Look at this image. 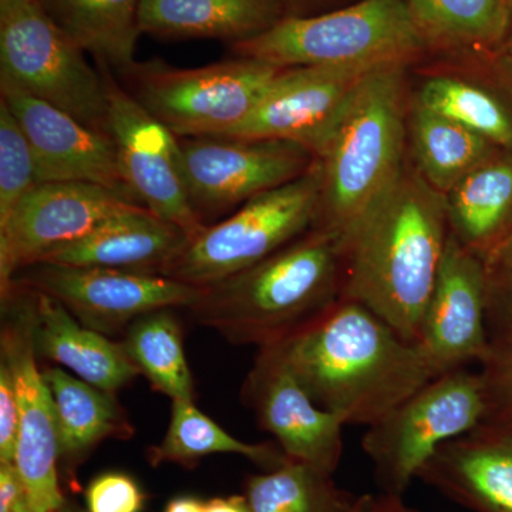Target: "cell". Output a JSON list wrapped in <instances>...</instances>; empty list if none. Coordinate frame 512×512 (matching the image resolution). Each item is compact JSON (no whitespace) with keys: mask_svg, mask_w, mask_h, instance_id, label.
Segmentation results:
<instances>
[{"mask_svg":"<svg viewBox=\"0 0 512 512\" xmlns=\"http://www.w3.org/2000/svg\"><path fill=\"white\" fill-rule=\"evenodd\" d=\"M286 9H288V16H302L318 15V13L328 12L332 10L333 6H338V3L343 0H284Z\"/></svg>","mask_w":512,"mask_h":512,"instance_id":"cell-38","label":"cell"},{"mask_svg":"<svg viewBox=\"0 0 512 512\" xmlns=\"http://www.w3.org/2000/svg\"><path fill=\"white\" fill-rule=\"evenodd\" d=\"M488 394V419L512 427V345L494 350L481 366Z\"/></svg>","mask_w":512,"mask_h":512,"instance_id":"cell-35","label":"cell"},{"mask_svg":"<svg viewBox=\"0 0 512 512\" xmlns=\"http://www.w3.org/2000/svg\"><path fill=\"white\" fill-rule=\"evenodd\" d=\"M2 293V362L12 373L18 394L20 433L15 464L35 512L63 508L59 485V444L55 403L37 365L33 339V291L12 282Z\"/></svg>","mask_w":512,"mask_h":512,"instance_id":"cell-10","label":"cell"},{"mask_svg":"<svg viewBox=\"0 0 512 512\" xmlns=\"http://www.w3.org/2000/svg\"><path fill=\"white\" fill-rule=\"evenodd\" d=\"M12 512H35L33 511V508L30 507L29 501H25V503H22L19 505V507H16L15 510ZM59 512V511H56Z\"/></svg>","mask_w":512,"mask_h":512,"instance_id":"cell-45","label":"cell"},{"mask_svg":"<svg viewBox=\"0 0 512 512\" xmlns=\"http://www.w3.org/2000/svg\"><path fill=\"white\" fill-rule=\"evenodd\" d=\"M488 410L483 373L466 367L434 377L367 427L362 448L380 493L404 498L437 450L480 427Z\"/></svg>","mask_w":512,"mask_h":512,"instance_id":"cell-6","label":"cell"},{"mask_svg":"<svg viewBox=\"0 0 512 512\" xmlns=\"http://www.w3.org/2000/svg\"><path fill=\"white\" fill-rule=\"evenodd\" d=\"M333 474L289 458L281 467L247 481L249 512H350L357 497L335 484Z\"/></svg>","mask_w":512,"mask_h":512,"instance_id":"cell-30","label":"cell"},{"mask_svg":"<svg viewBox=\"0 0 512 512\" xmlns=\"http://www.w3.org/2000/svg\"><path fill=\"white\" fill-rule=\"evenodd\" d=\"M86 53L37 0L0 13L2 79L84 126L110 134L106 80L87 62Z\"/></svg>","mask_w":512,"mask_h":512,"instance_id":"cell-9","label":"cell"},{"mask_svg":"<svg viewBox=\"0 0 512 512\" xmlns=\"http://www.w3.org/2000/svg\"><path fill=\"white\" fill-rule=\"evenodd\" d=\"M20 433L18 394L12 373L0 363V463H15Z\"/></svg>","mask_w":512,"mask_h":512,"instance_id":"cell-36","label":"cell"},{"mask_svg":"<svg viewBox=\"0 0 512 512\" xmlns=\"http://www.w3.org/2000/svg\"><path fill=\"white\" fill-rule=\"evenodd\" d=\"M30 0H0V13L6 12V10H10L16 8V6L23 5V3H28Z\"/></svg>","mask_w":512,"mask_h":512,"instance_id":"cell-44","label":"cell"},{"mask_svg":"<svg viewBox=\"0 0 512 512\" xmlns=\"http://www.w3.org/2000/svg\"><path fill=\"white\" fill-rule=\"evenodd\" d=\"M39 185L36 158L25 131L0 101V220Z\"/></svg>","mask_w":512,"mask_h":512,"instance_id":"cell-32","label":"cell"},{"mask_svg":"<svg viewBox=\"0 0 512 512\" xmlns=\"http://www.w3.org/2000/svg\"><path fill=\"white\" fill-rule=\"evenodd\" d=\"M342 239L313 227L247 271L202 288L188 312L234 345H276L342 298Z\"/></svg>","mask_w":512,"mask_h":512,"instance_id":"cell-3","label":"cell"},{"mask_svg":"<svg viewBox=\"0 0 512 512\" xmlns=\"http://www.w3.org/2000/svg\"><path fill=\"white\" fill-rule=\"evenodd\" d=\"M448 235L444 195L416 168H404L343 241L342 298L362 303L417 345Z\"/></svg>","mask_w":512,"mask_h":512,"instance_id":"cell-2","label":"cell"},{"mask_svg":"<svg viewBox=\"0 0 512 512\" xmlns=\"http://www.w3.org/2000/svg\"><path fill=\"white\" fill-rule=\"evenodd\" d=\"M86 512H141L146 503L133 477L120 471L100 474L84 491Z\"/></svg>","mask_w":512,"mask_h":512,"instance_id":"cell-34","label":"cell"},{"mask_svg":"<svg viewBox=\"0 0 512 512\" xmlns=\"http://www.w3.org/2000/svg\"><path fill=\"white\" fill-rule=\"evenodd\" d=\"M407 5L427 50L450 55H494L510 26V0H407Z\"/></svg>","mask_w":512,"mask_h":512,"instance_id":"cell-26","label":"cell"},{"mask_svg":"<svg viewBox=\"0 0 512 512\" xmlns=\"http://www.w3.org/2000/svg\"><path fill=\"white\" fill-rule=\"evenodd\" d=\"M510 6H511V10H512V0H510Z\"/></svg>","mask_w":512,"mask_h":512,"instance_id":"cell-47","label":"cell"},{"mask_svg":"<svg viewBox=\"0 0 512 512\" xmlns=\"http://www.w3.org/2000/svg\"><path fill=\"white\" fill-rule=\"evenodd\" d=\"M495 67L498 72L503 74L505 80L512 87V10L510 26H508L507 35H505L503 43L495 50L493 55Z\"/></svg>","mask_w":512,"mask_h":512,"instance_id":"cell-39","label":"cell"},{"mask_svg":"<svg viewBox=\"0 0 512 512\" xmlns=\"http://www.w3.org/2000/svg\"><path fill=\"white\" fill-rule=\"evenodd\" d=\"M180 147L188 200L205 225L207 218L291 183L316 161L308 148L279 140L185 137Z\"/></svg>","mask_w":512,"mask_h":512,"instance_id":"cell-11","label":"cell"},{"mask_svg":"<svg viewBox=\"0 0 512 512\" xmlns=\"http://www.w3.org/2000/svg\"><path fill=\"white\" fill-rule=\"evenodd\" d=\"M28 501L25 484L15 463H0V512H12Z\"/></svg>","mask_w":512,"mask_h":512,"instance_id":"cell-37","label":"cell"},{"mask_svg":"<svg viewBox=\"0 0 512 512\" xmlns=\"http://www.w3.org/2000/svg\"><path fill=\"white\" fill-rule=\"evenodd\" d=\"M276 346L313 402L346 426H373L437 377L416 343L345 298Z\"/></svg>","mask_w":512,"mask_h":512,"instance_id":"cell-1","label":"cell"},{"mask_svg":"<svg viewBox=\"0 0 512 512\" xmlns=\"http://www.w3.org/2000/svg\"><path fill=\"white\" fill-rule=\"evenodd\" d=\"M43 376L55 403L59 467L74 476L104 440H128L134 427L114 393L101 390L56 366Z\"/></svg>","mask_w":512,"mask_h":512,"instance_id":"cell-23","label":"cell"},{"mask_svg":"<svg viewBox=\"0 0 512 512\" xmlns=\"http://www.w3.org/2000/svg\"><path fill=\"white\" fill-rule=\"evenodd\" d=\"M386 504V495L363 494L357 497L355 507L350 512H383Z\"/></svg>","mask_w":512,"mask_h":512,"instance_id":"cell-41","label":"cell"},{"mask_svg":"<svg viewBox=\"0 0 512 512\" xmlns=\"http://www.w3.org/2000/svg\"><path fill=\"white\" fill-rule=\"evenodd\" d=\"M204 512H249L245 497L212 498L204 505Z\"/></svg>","mask_w":512,"mask_h":512,"instance_id":"cell-40","label":"cell"},{"mask_svg":"<svg viewBox=\"0 0 512 512\" xmlns=\"http://www.w3.org/2000/svg\"><path fill=\"white\" fill-rule=\"evenodd\" d=\"M417 346L434 375L483 366L491 357L484 261L448 235Z\"/></svg>","mask_w":512,"mask_h":512,"instance_id":"cell-16","label":"cell"},{"mask_svg":"<svg viewBox=\"0 0 512 512\" xmlns=\"http://www.w3.org/2000/svg\"><path fill=\"white\" fill-rule=\"evenodd\" d=\"M386 495V494H384ZM383 512H419L414 510V508L409 507L406 503H404V498H396L390 497V495H386V504H384Z\"/></svg>","mask_w":512,"mask_h":512,"instance_id":"cell-43","label":"cell"},{"mask_svg":"<svg viewBox=\"0 0 512 512\" xmlns=\"http://www.w3.org/2000/svg\"><path fill=\"white\" fill-rule=\"evenodd\" d=\"M123 345L156 392L173 402H194V383L185 359L183 332L171 309L147 313L134 320Z\"/></svg>","mask_w":512,"mask_h":512,"instance_id":"cell-31","label":"cell"},{"mask_svg":"<svg viewBox=\"0 0 512 512\" xmlns=\"http://www.w3.org/2000/svg\"><path fill=\"white\" fill-rule=\"evenodd\" d=\"M60 512H82V511L77 510V508H76V510H74L73 507L66 508V504H64L63 508H62V510H60Z\"/></svg>","mask_w":512,"mask_h":512,"instance_id":"cell-46","label":"cell"},{"mask_svg":"<svg viewBox=\"0 0 512 512\" xmlns=\"http://www.w3.org/2000/svg\"><path fill=\"white\" fill-rule=\"evenodd\" d=\"M487 329L494 350L512 345V235L484 259Z\"/></svg>","mask_w":512,"mask_h":512,"instance_id":"cell-33","label":"cell"},{"mask_svg":"<svg viewBox=\"0 0 512 512\" xmlns=\"http://www.w3.org/2000/svg\"><path fill=\"white\" fill-rule=\"evenodd\" d=\"M0 90L3 103L19 121L32 146L39 184H96L141 205L124 177L110 134L84 126L8 80L0 79Z\"/></svg>","mask_w":512,"mask_h":512,"instance_id":"cell-17","label":"cell"},{"mask_svg":"<svg viewBox=\"0 0 512 512\" xmlns=\"http://www.w3.org/2000/svg\"><path fill=\"white\" fill-rule=\"evenodd\" d=\"M232 52L279 69L377 67L410 64L427 47L407 0H357L318 15L286 16L264 35L232 46Z\"/></svg>","mask_w":512,"mask_h":512,"instance_id":"cell-5","label":"cell"},{"mask_svg":"<svg viewBox=\"0 0 512 512\" xmlns=\"http://www.w3.org/2000/svg\"><path fill=\"white\" fill-rule=\"evenodd\" d=\"M242 397L286 457L335 474L345 420L313 402L278 346L258 349Z\"/></svg>","mask_w":512,"mask_h":512,"instance_id":"cell-18","label":"cell"},{"mask_svg":"<svg viewBox=\"0 0 512 512\" xmlns=\"http://www.w3.org/2000/svg\"><path fill=\"white\" fill-rule=\"evenodd\" d=\"M288 16L284 0H141L138 28L161 39L248 42Z\"/></svg>","mask_w":512,"mask_h":512,"instance_id":"cell-22","label":"cell"},{"mask_svg":"<svg viewBox=\"0 0 512 512\" xmlns=\"http://www.w3.org/2000/svg\"><path fill=\"white\" fill-rule=\"evenodd\" d=\"M373 69L376 67L281 69L247 120L224 137L288 141L308 148L316 157L357 87Z\"/></svg>","mask_w":512,"mask_h":512,"instance_id":"cell-15","label":"cell"},{"mask_svg":"<svg viewBox=\"0 0 512 512\" xmlns=\"http://www.w3.org/2000/svg\"><path fill=\"white\" fill-rule=\"evenodd\" d=\"M130 205L138 204L96 184L36 185L0 220V289L22 269L86 237Z\"/></svg>","mask_w":512,"mask_h":512,"instance_id":"cell-14","label":"cell"},{"mask_svg":"<svg viewBox=\"0 0 512 512\" xmlns=\"http://www.w3.org/2000/svg\"><path fill=\"white\" fill-rule=\"evenodd\" d=\"M190 241L184 229L130 205L89 235L46 256L45 264L110 268L160 275Z\"/></svg>","mask_w":512,"mask_h":512,"instance_id":"cell-20","label":"cell"},{"mask_svg":"<svg viewBox=\"0 0 512 512\" xmlns=\"http://www.w3.org/2000/svg\"><path fill=\"white\" fill-rule=\"evenodd\" d=\"M409 137L417 173L443 195L477 165L503 150L456 121L427 109L414 97L410 100Z\"/></svg>","mask_w":512,"mask_h":512,"instance_id":"cell-28","label":"cell"},{"mask_svg":"<svg viewBox=\"0 0 512 512\" xmlns=\"http://www.w3.org/2000/svg\"><path fill=\"white\" fill-rule=\"evenodd\" d=\"M225 453L239 454L268 471L289 460L282 448L274 444H251L235 439L198 410L194 402L185 400H174L167 433L160 444L148 448L147 458L153 467L175 463L191 468L201 458Z\"/></svg>","mask_w":512,"mask_h":512,"instance_id":"cell-29","label":"cell"},{"mask_svg":"<svg viewBox=\"0 0 512 512\" xmlns=\"http://www.w3.org/2000/svg\"><path fill=\"white\" fill-rule=\"evenodd\" d=\"M281 69L252 57L178 69L138 63L121 73L123 86L178 138L228 136L247 120Z\"/></svg>","mask_w":512,"mask_h":512,"instance_id":"cell-8","label":"cell"},{"mask_svg":"<svg viewBox=\"0 0 512 512\" xmlns=\"http://www.w3.org/2000/svg\"><path fill=\"white\" fill-rule=\"evenodd\" d=\"M320 195L322 174L316 160L308 173L207 225L160 275L205 288L247 271L315 227Z\"/></svg>","mask_w":512,"mask_h":512,"instance_id":"cell-7","label":"cell"},{"mask_svg":"<svg viewBox=\"0 0 512 512\" xmlns=\"http://www.w3.org/2000/svg\"><path fill=\"white\" fill-rule=\"evenodd\" d=\"M417 478L468 510L512 512V427L484 421L440 447Z\"/></svg>","mask_w":512,"mask_h":512,"instance_id":"cell-19","label":"cell"},{"mask_svg":"<svg viewBox=\"0 0 512 512\" xmlns=\"http://www.w3.org/2000/svg\"><path fill=\"white\" fill-rule=\"evenodd\" d=\"M32 291L37 357L62 365L84 382L114 394L141 375L123 342H113L87 328L52 296Z\"/></svg>","mask_w":512,"mask_h":512,"instance_id":"cell-21","label":"cell"},{"mask_svg":"<svg viewBox=\"0 0 512 512\" xmlns=\"http://www.w3.org/2000/svg\"><path fill=\"white\" fill-rule=\"evenodd\" d=\"M407 66L386 64L367 73L316 154L322 195L315 227L338 235L342 244L406 168Z\"/></svg>","mask_w":512,"mask_h":512,"instance_id":"cell-4","label":"cell"},{"mask_svg":"<svg viewBox=\"0 0 512 512\" xmlns=\"http://www.w3.org/2000/svg\"><path fill=\"white\" fill-rule=\"evenodd\" d=\"M60 512V511H59Z\"/></svg>","mask_w":512,"mask_h":512,"instance_id":"cell-48","label":"cell"},{"mask_svg":"<svg viewBox=\"0 0 512 512\" xmlns=\"http://www.w3.org/2000/svg\"><path fill=\"white\" fill-rule=\"evenodd\" d=\"M450 234L481 259L512 235V150H498L444 195Z\"/></svg>","mask_w":512,"mask_h":512,"instance_id":"cell-24","label":"cell"},{"mask_svg":"<svg viewBox=\"0 0 512 512\" xmlns=\"http://www.w3.org/2000/svg\"><path fill=\"white\" fill-rule=\"evenodd\" d=\"M12 282L52 296L84 326L106 336L147 313L190 308L202 292L163 275L45 262L22 269Z\"/></svg>","mask_w":512,"mask_h":512,"instance_id":"cell-12","label":"cell"},{"mask_svg":"<svg viewBox=\"0 0 512 512\" xmlns=\"http://www.w3.org/2000/svg\"><path fill=\"white\" fill-rule=\"evenodd\" d=\"M57 28L113 72L136 64L141 0H37Z\"/></svg>","mask_w":512,"mask_h":512,"instance_id":"cell-27","label":"cell"},{"mask_svg":"<svg viewBox=\"0 0 512 512\" xmlns=\"http://www.w3.org/2000/svg\"><path fill=\"white\" fill-rule=\"evenodd\" d=\"M414 99L474 131L503 150H512V87L488 57L481 72L434 74L424 79Z\"/></svg>","mask_w":512,"mask_h":512,"instance_id":"cell-25","label":"cell"},{"mask_svg":"<svg viewBox=\"0 0 512 512\" xmlns=\"http://www.w3.org/2000/svg\"><path fill=\"white\" fill-rule=\"evenodd\" d=\"M204 505L198 498L177 497L167 504L164 512H204Z\"/></svg>","mask_w":512,"mask_h":512,"instance_id":"cell-42","label":"cell"},{"mask_svg":"<svg viewBox=\"0 0 512 512\" xmlns=\"http://www.w3.org/2000/svg\"><path fill=\"white\" fill-rule=\"evenodd\" d=\"M109 96L110 134L127 183L141 205L194 238L207 227L188 200L180 138L119 83L106 64H99Z\"/></svg>","mask_w":512,"mask_h":512,"instance_id":"cell-13","label":"cell"}]
</instances>
